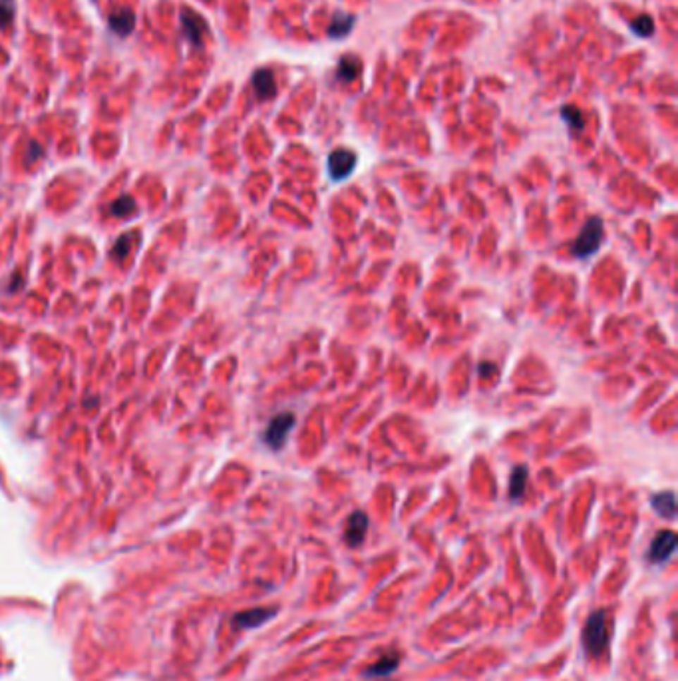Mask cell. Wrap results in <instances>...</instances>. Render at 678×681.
<instances>
[{"mask_svg":"<svg viewBox=\"0 0 678 681\" xmlns=\"http://www.w3.org/2000/svg\"><path fill=\"white\" fill-rule=\"evenodd\" d=\"M611 644V634H609V617L605 610H597L589 615L587 624L583 627V646L587 653L597 658L603 656Z\"/></svg>","mask_w":678,"mask_h":681,"instance_id":"cell-1","label":"cell"},{"mask_svg":"<svg viewBox=\"0 0 678 681\" xmlns=\"http://www.w3.org/2000/svg\"><path fill=\"white\" fill-rule=\"evenodd\" d=\"M603 219L600 217H591L587 219V224L583 227V231L579 234V237L573 243V255L579 259H589L591 255H595L599 251L600 243H603Z\"/></svg>","mask_w":678,"mask_h":681,"instance_id":"cell-2","label":"cell"},{"mask_svg":"<svg viewBox=\"0 0 678 681\" xmlns=\"http://www.w3.org/2000/svg\"><path fill=\"white\" fill-rule=\"evenodd\" d=\"M295 428V414L292 413H278L277 416H273V421L269 423L267 430L263 435V440L267 442L269 448L278 450L283 448L285 440L289 433Z\"/></svg>","mask_w":678,"mask_h":681,"instance_id":"cell-3","label":"cell"},{"mask_svg":"<svg viewBox=\"0 0 678 681\" xmlns=\"http://www.w3.org/2000/svg\"><path fill=\"white\" fill-rule=\"evenodd\" d=\"M356 168V154L346 150V147H338L334 150L333 154L328 156V174L334 181L348 178L352 174V169Z\"/></svg>","mask_w":678,"mask_h":681,"instance_id":"cell-4","label":"cell"},{"mask_svg":"<svg viewBox=\"0 0 678 681\" xmlns=\"http://www.w3.org/2000/svg\"><path fill=\"white\" fill-rule=\"evenodd\" d=\"M677 550V534L672 530H662L655 536L648 548V560L653 564H662L667 562Z\"/></svg>","mask_w":678,"mask_h":681,"instance_id":"cell-5","label":"cell"},{"mask_svg":"<svg viewBox=\"0 0 678 681\" xmlns=\"http://www.w3.org/2000/svg\"><path fill=\"white\" fill-rule=\"evenodd\" d=\"M368 532V516L360 510H356L348 516L345 528V540L350 548L360 546L364 542Z\"/></svg>","mask_w":678,"mask_h":681,"instance_id":"cell-6","label":"cell"},{"mask_svg":"<svg viewBox=\"0 0 678 681\" xmlns=\"http://www.w3.org/2000/svg\"><path fill=\"white\" fill-rule=\"evenodd\" d=\"M181 26H183V34L193 46H201L203 36L207 32V23L203 20V16L197 12L183 11L181 14Z\"/></svg>","mask_w":678,"mask_h":681,"instance_id":"cell-7","label":"cell"},{"mask_svg":"<svg viewBox=\"0 0 678 681\" xmlns=\"http://www.w3.org/2000/svg\"><path fill=\"white\" fill-rule=\"evenodd\" d=\"M275 615H277L275 608H255V610H247V612L235 615L233 624L239 629H253V627L267 624L269 620L275 617Z\"/></svg>","mask_w":678,"mask_h":681,"instance_id":"cell-8","label":"cell"},{"mask_svg":"<svg viewBox=\"0 0 678 681\" xmlns=\"http://www.w3.org/2000/svg\"><path fill=\"white\" fill-rule=\"evenodd\" d=\"M108 24H110V30L118 36H130L132 30L135 26V14L132 8L128 6H122L118 11H113L108 18Z\"/></svg>","mask_w":678,"mask_h":681,"instance_id":"cell-9","label":"cell"},{"mask_svg":"<svg viewBox=\"0 0 678 681\" xmlns=\"http://www.w3.org/2000/svg\"><path fill=\"white\" fill-rule=\"evenodd\" d=\"M253 88L259 100H269L277 94V82L269 68H261L253 74Z\"/></svg>","mask_w":678,"mask_h":681,"instance_id":"cell-10","label":"cell"},{"mask_svg":"<svg viewBox=\"0 0 678 681\" xmlns=\"http://www.w3.org/2000/svg\"><path fill=\"white\" fill-rule=\"evenodd\" d=\"M398 665H400V656L398 653H388L380 661L372 663L364 671V677H386V675H392L394 671L398 670Z\"/></svg>","mask_w":678,"mask_h":681,"instance_id":"cell-11","label":"cell"},{"mask_svg":"<svg viewBox=\"0 0 678 681\" xmlns=\"http://www.w3.org/2000/svg\"><path fill=\"white\" fill-rule=\"evenodd\" d=\"M651 504H653L655 512L658 514V516H662V518H668V520H670V518H674V514H677V498H674V492H670V490L658 492V494L653 496Z\"/></svg>","mask_w":678,"mask_h":681,"instance_id":"cell-12","label":"cell"},{"mask_svg":"<svg viewBox=\"0 0 678 681\" xmlns=\"http://www.w3.org/2000/svg\"><path fill=\"white\" fill-rule=\"evenodd\" d=\"M352 24H355V16L336 12L333 16V23L328 26V36H331V38H345L346 34L350 32Z\"/></svg>","mask_w":678,"mask_h":681,"instance_id":"cell-13","label":"cell"},{"mask_svg":"<svg viewBox=\"0 0 678 681\" xmlns=\"http://www.w3.org/2000/svg\"><path fill=\"white\" fill-rule=\"evenodd\" d=\"M527 476L529 472L525 466H517L513 469L512 481H510V496L512 500H522L523 492H525V486H527Z\"/></svg>","mask_w":678,"mask_h":681,"instance_id":"cell-14","label":"cell"},{"mask_svg":"<svg viewBox=\"0 0 678 681\" xmlns=\"http://www.w3.org/2000/svg\"><path fill=\"white\" fill-rule=\"evenodd\" d=\"M358 74H360V62L355 56L343 58L336 68V80L340 82H352Z\"/></svg>","mask_w":678,"mask_h":681,"instance_id":"cell-15","label":"cell"},{"mask_svg":"<svg viewBox=\"0 0 678 681\" xmlns=\"http://www.w3.org/2000/svg\"><path fill=\"white\" fill-rule=\"evenodd\" d=\"M14 12H16L14 0H0V30L11 26L14 20Z\"/></svg>","mask_w":678,"mask_h":681,"instance_id":"cell-16","label":"cell"},{"mask_svg":"<svg viewBox=\"0 0 678 681\" xmlns=\"http://www.w3.org/2000/svg\"><path fill=\"white\" fill-rule=\"evenodd\" d=\"M134 210H135V201L132 200V198H128V195L120 198V200L111 205V213H113V215H118V217H123V215L132 213Z\"/></svg>","mask_w":678,"mask_h":681,"instance_id":"cell-17","label":"cell"},{"mask_svg":"<svg viewBox=\"0 0 678 681\" xmlns=\"http://www.w3.org/2000/svg\"><path fill=\"white\" fill-rule=\"evenodd\" d=\"M633 30L639 36H651L655 30V23L651 16H639L636 20H633Z\"/></svg>","mask_w":678,"mask_h":681,"instance_id":"cell-18","label":"cell"},{"mask_svg":"<svg viewBox=\"0 0 678 681\" xmlns=\"http://www.w3.org/2000/svg\"><path fill=\"white\" fill-rule=\"evenodd\" d=\"M563 118L567 120L573 128H583V118L575 108H563Z\"/></svg>","mask_w":678,"mask_h":681,"instance_id":"cell-19","label":"cell"}]
</instances>
